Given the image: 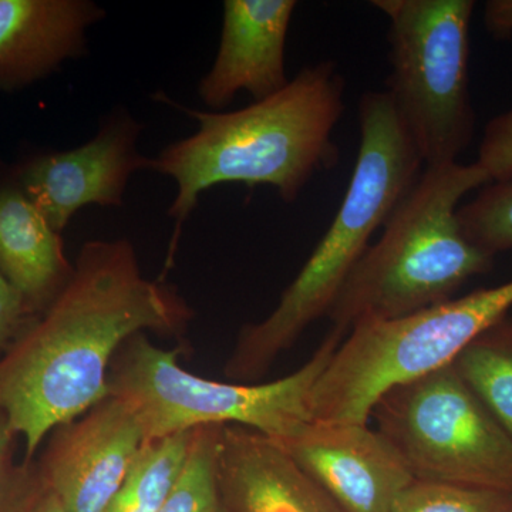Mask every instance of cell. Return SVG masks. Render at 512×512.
<instances>
[{
	"mask_svg": "<svg viewBox=\"0 0 512 512\" xmlns=\"http://www.w3.org/2000/svg\"><path fill=\"white\" fill-rule=\"evenodd\" d=\"M187 302L141 272L128 239L89 241L72 279L0 360V412L25 439L30 464L47 434L109 396V370L137 333L180 335Z\"/></svg>",
	"mask_w": 512,
	"mask_h": 512,
	"instance_id": "6da1fadb",
	"label": "cell"
},
{
	"mask_svg": "<svg viewBox=\"0 0 512 512\" xmlns=\"http://www.w3.org/2000/svg\"><path fill=\"white\" fill-rule=\"evenodd\" d=\"M346 83L335 62L303 67L281 92L235 111H202L167 100L198 123L192 136L168 144L150 170L173 178L177 195L170 256L202 192L215 185H269L295 202L319 171L339 160L333 133L345 113Z\"/></svg>",
	"mask_w": 512,
	"mask_h": 512,
	"instance_id": "7a4b0ae2",
	"label": "cell"
},
{
	"mask_svg": "<svg viewBox=\"0 0 512 512\" xmlns=\"http://www.w3.org/2000/svg\"><path fill=\"white\" fill-rule=\"evenodd\" d=\"M360 144L355 171L339 211L274 311L239 332L225 376L254 383L330 308L353 269L424 163L386 92L359 101Z\"/></svg>",
	"mask_w": 512,
	"mask_h": 512,
	"instance_id": "3957f363",
	"label": "cell"
},
{
	"mask_svg": "<svg viewBox=\"0 0 512 512\" xmlns=\"http://www.w3.org/2000/svg\"><path fill=\"white\" fill-rule=\"evenodd\" d=\"M490 183L477 163L424 165L384 222L328 313L343 339L367 322L412 315L454 299L473 276L493 268V256L474 247L458 221L468 192Z\"/></svg>",
	"mask_w": 512,
	"mask_h": 512,
	"instance_id": "277c9868",
	"label": "cell"
},
{
	"mask_svg": "<svg viewBox=\"0 0 512 512\" xmlns=\"http://www.w3.org/2000/svg\"><path fill=\"white\" fill-rule=\"evenodd\" d=\"M342 340L330 330L305 365L274 382L224 383L188 372L178 350L137 333L111 362L109 394L130 407L146 441L202 426H242L284 441L312 420L313 386Z\"/></svg>",
	"mask_w": 512,
	"mask_h": 512,
	"instance_id": "5b68a950",
	"label": "cell"
},
{
	"mask_svg": "<svg viewBox=\"0 0 512 512\" xmlns=\"http://www.w3.org/2000/svg\"><path fill=\"white\" fill-rule=\"evenodd\" d=\"M512 308V279L412 315L356 326L313 386L312 420L367 423L393 387L451 365Z\"/></svg>",
	"mask_w": 512,
	"mask_h": 512,
	"instance_id": "8992f818",
	"label": "cell"
},
{
	"mask_svg": "<svg viewBox=\"0 0 512 512\" xmlns=\"http://www.w3.org/2000/svg\"><path fill=\"white\" fill-rule=\"evenodd\" d=\"M389 20L387 89L424 165L457 163L474 137L473 0H376Z\"/></svg>",
	"mask_w": 512,
	"mask_h": 512,
	"instance_id": "52a82bcc",
	"label": "cell"
},
{
	"mask_svg": "<svg viewBox=\"0 0 512 512\" xmlns=\"http://www.w3.org/2000/svg\"><path fill=\"white\" fill-rule=\"evenodd\" d=\"M370 416L413 480L512 493L511 436L453 363L393 387Z\"/></svg>",
	"mask_w": 512,
	"mask_h": 512,
	"instance_id": "ba28073f",
	"label": "cell"
},
{
	"mask_svg": "<svg viewBox=\"0 0 512 512\" xmlns=\"http://www.w3.org/2000/svg\"><path fill=\"white\" fill-rule=\"evenodd\" d=\"M140 133L141 124L126 110L114 113L83 146L23 165L20 190L60 234L86 205L121 207L131 175L151 167L138 150Z\"/></svg>",
	"mask_w": 512,
	"mask_h": 512,
	"instance_id": "9c48e42d",
	"label": "cell"
},
{
	"mask_svg": "<svg viewBox=\"0 0 512 512\" xmlns=\"http://www.w3.org/2000/svg\"><path fill=\"white\" fill-rule=\"evenodd\" d=\"M144 441L130 407L109 394L53 430L39 474L67 512H106Z\"/></svg>",
	"mask_w": 512,
	"mask_h": 512,
	"instance_id": "30bf717a",
	"label": "cell"
},
{
	"mask_svg": "<svg viewBox=\"0 0 512 512\" xmlns=\"http://www.w3.org/2000/svg\"><path fill=\"white\" fill-rule=\"evenodd\" d=\"M276 443L343 512H390L413 481L392 444L367 423L311 420Z\"/></svg>",
	"mask_w": 512,
	"mask_h": 512,
	"instance_id": "8fae6325",
	"label": "cell"
},
{
	"mask_svg": "<svg viewBox=\"0 0 512 512\" xmlns=\"http://www.w3.org/2000/svg\"><path fill=\"white\" fill-rule=\"evenodd\" d=\"M293 0H225L217 56L198 84L205 106L222 111L239 92L261 101L284 90Z\"/></svg>",
	"mask_w": 512,
	"mask_h": 512,
	"instance_id": "7c38bea8",
	"label": "cell"
},
{
	"mask_svg": "<svg viewBox=\"0 0 512 512\" xmlns=\"http://www.w3.org/2000/svg\"><path fill=\"white\" fill-rule=\"evenodd\" d=\"M218 478L228 512H343L284 448L247 427L222 426Z\"/></svg>",
	"mask_w": 512,
	"mask_h": 512,
	"instance_id": "4fadbf2b",
	"label": "cell"
},
{
	"mask_svg": "<svg viewBox=\"0 0 512 512\" xmlns=\"http://www.w3.org/2000/svg\"><path fill=\"white\" fill-rule=\"evenodd\" d=\"M103 18L92 0H0V90L30 86L82 55Z\"/></svg>",
	"mask_w": 512,
	"mask_h": 512,
	"instance_id": "5bb4252c",
	"label": "cell"
},
{
	"mask_svg": "<svg viewBox=\"0 0 512 512\" xmlns=\"http://www.w3.org/2000/svg\"><path fill=\"white\" fill-rule=\"evenodd\" d=\"M0 271L30 312H45L74 272L62 234L18 184L0 188Z\"/></svg>",
	"mask_w": 512,
	"mask_h": 512,
	"instance_id": "9a60e30c",
	"label": "cell"
},
{
	"mask_svg": "<svg viewBox=\"0 0 512 512\" xmlns=\"http://www.w3.org/2000/svg\"><path fill=\"white\" fill-rule=\"evenodd\" d=\"M453 365L512 439V318L484 330Z\"/></svg>",
	"mask_w": 512,
	"mask_h": 512,
	"instance_id": "2e32d148",
	"label": "cell"
},
{
	"mask_svg": "<svg viewBox=\"0 0 512 512\" xmlns=\"http://www.w3.org/2000/svg\"><path fill=\"white\" fill-rule=\"evenodd\" d=\"M191 434L144 441L106 512H158L180 476Z\"/></svg>",
	"mask_w": 512,
	"mask_h": 512,
	"instance_id": "e0dca14e",
	"label": "cell"
},
{
	"mask_svg": "<svg viewBox=\"0 0 512 512\" xmlns=\"http://www.w3.org/2000/svg\"><path fill=\"white\" fill-rule=\"evenodd\" d=\"M222 426L192 430L187 458L158 512H228L218 478Z\"/></svg>",
	"mask_w": 512,
	"mask_h": 512,
	"instance_id": "ac0fdd59",
	"label": "cell"
},
{
	"mask_svg": "<svg viewBox=\"0 0 512 512\" xmlns=\"http://www.w3.org/2000/svg\"><path fill=\"white\" fill-rule=\"evenodd\" d=\"M458 221L474 247L494 256L512 249V175L493 181L458 208Z\"/></svg>",
	"mask_w": 512,
	"mask_h": 512,
	"instance_id": "d6986e66",
	"label": "cell"
},
{
	"mask_svg": "<svg viewBox=\"0 0 512 512\" xmlns=\"http://www.w3.org/2000/svg\"><path fill=\"white\" fill-rule=\"evenodd\" d=\"M512 493L413 480L390 512H511Z\"/></svg>",
	"mask_w": 512,
	"mask_h": 512,
	"instance_id": "ffe728a7",
	"label": "cell"
},
{
	"mask_svg": "<svg viewBox=\"0 0 512 512\" xmlns=\"http://www.w3.org/2000/svg\"><path fill=\"white\" fill-rule=\"evenodd\" d=\"M476 163L490 183L512 175V107L485 126Z\"/></svg>",
	"mask_w": 512,
	"mask_h": 512,
	"instance_id": "44dd1931",
	"label": "cell"
},
{
	"mask_svg": "<svg viewBox=\"0 0 512 512\" xmlns=\"http://www.w3.org/2000/svg\"><path fill=\"white\" fill-rule=\"evenodd\" d=\"M15 431L9 426L5 414L0 412V512H10L32 477L30 464H13Z\"/></svg>",
	"mask_w": 512,
	"mask_h": 512,
	"instance_id": "7402d4cb",
	"label": "cell"
},
{
	"mask_svg": "<svg viewBox=\"0 0 512 512\" xmlns=\"http://www.w3.org/2000/svg\"><path fill=\"white\" fill-rule=\"evenodd\" d=\"M30 309L0 271V352L8 350L28 326Z\"/></svg>",
	"mask_w": 512,
	"mask_h": 512,
	"instance_id": "603a6c76",
	"label": "cell"
},
{
	"mask_svg": "<svg viewBox=\"0 0 512 512\" xmlns=\"http://www.w3.org/2000/svg\"><path fill=\"white\" fill-rule=\"evenodd\" d=\"M10 512H67L55 491L33 473L28 485Z\"/></svg>",
	"mask_w": 512,
	"mask_h": 512,
	"instance_id": "cb8c5ba5",
	"label": "cell"
},
{
	"mask_svg": "<svg viewBox=\"0 0 512 512\" xmlns=\"http://www.w3.org/2000/svg\"><path fill=\"white\" fill-rule=\"evenodd\" d=\"M485 28L497 39L512 36V0H490L485 3Z\"/></svg>",
	"mask_w": 512,
	"mask_h": 512,
	"instance_id": "d4e9b609",
	"label": "cell"
},
{
	"mask_svg": "<svg viewBox=\"0 0 512 512\" xmlns=\"http://www.w3.org/2000/svg\"><path fill=\"white\" fill-rule=\"evenodd\" d=\"M512 512V511H511Z\"/></svg>",
	"mask_w": 512,
	"mask_h": 512,
	"instance_id": "484cf974",
	"label": "cell"
}]
</instances>
